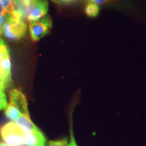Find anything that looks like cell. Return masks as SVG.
Listing matches in <instances>:
<instances>
[{"label":"cell","instance_id":"6da1fadb","mask_svg":"<svg viewBox=\"0 0 146 146\" xmlns=\"http://www.w3.org/2000/svg\"><path fill=\"white\" fill-rule=\"evenodd\" d=\"M0 136L10 146L25 145V133L14 121L7 123L0 128Z\"/></svg>","mask_w":146,"mask_h":146},{"label":"cell","instance_id":"7a4b0ae2","mask_svg":"<svg viewBox=\"0 0 146 146\" xmlns=\"http://www.w3.org/2000/svg\"><path fill=\"white\" fill-rule=\"evenodd\" d=\"M27 26L21 18L10 15L2 29V35L10 41H18L24 37L27 33Z\"/></svg>","mask_w":146,"mask_h":146},{"label":"cell","instance_id":"3957f363","mask_svg":"<svg viewBox=\"0 0 146 146\" xmlns=\"http://www.w3.org/2000/svg\"><path fill=\"white\" fill-rule=\"evenodd\" d=\"M52 27V19L49 16H45L37 21L29 22L30 35L33 41H39L47 35Z\"/></svg>","mask_w":146,"mask_h":146},{"label":"cell","instance_id":"277c9868","mask_svg":"<svg viewBox=\"0 0 146 146\" xmlns=\"http://www.w3.org/2000/svg\"><path fill=\"white\" fill-rule=\"evenodd\" d=\"M48 12V2L47 0H36L27 8L26 18L27 21H37L46 16Z\"/></svg>","mask_w":146,"mask_h":146},{"label":"cell","instance_id":"5b68a950","mask_svg":"<svg viewBox=\"0 0 146 146\" xmlns=\"http://www.w3.org/2000/svg\"><path fill=\"white\" fill-rule=\"evenodd\" d=\"M0 81L7 87H10L12 84L10 50L3 54L0 60Z\"/></svg>","mask_w":146,"mask_h":146},{"label":"cell","instance_id":"8992f818","mask_svg":"<svg viewBox=\"0 0 146 146\" xmlns=\"http://www.w3.org/2000/svg\"><path fill=\"white\" fill-rule=\"evenodd\" d=\"M9 96H10V104L16 107L21 114L29 116L26 97L22 91L17 89H13L10 91Z\"/></svg>","mask_w":146,"mask_h":146},{"label":"cell","instance_id":"52a82bcc","mask_svg":"<svg viewBox=\"0 0 146 146\" xmlns=\"http://www.w3.org/2000/svg\"><path fill=\"white\" fill-rule=\"evenodd\" d=\"M25 145L46 146V139L41 131L38 129L31 133H25Z\"/></svg>","mask_w":146,"mask_h":146},{"label":"cell","instance_id":"ba28073f","mask_svg":"<svg viewBox=\"0 0 146 146\" xmlns=\"http://www.w3.org/2000/svg\"><path fill=\"white\" fill-rule=\"evenodd\" d=\"M15 122L25 133H31L39 129L31 121L30 116L25 114H21Z\"/></svg>","mask_w":146,"mask_h":146},{"label":"cell","instance_id":"9c48e42d","mask_svg":"<svg viewBox=\"0 0 146 146\" xmlns=\"http://www.w3.org/2000/svg\"><path fill=\"white\" fill-rule=\"evenodd\" d=\"M21 114V112L16 107L10 104H8L5 108V115L6 116L7 118L12 120V121L15 122Z\"/></svg>","mask_w":146,"mask_h":146},{"label":"cell","instance_id":"30bf717a","mask_svg":"<svg viewBox=\"0 0 146 146\" xmlns=\"http://www.w3.org/2000/svg\"><path fill=\"white\" fill-rule=\"evenodd\" d=\"M85 12L86 15L89 17H96L100 13V8L98 5L89 2L85 5Z\"/></svg>","mask_w":146,"mask_h":146},{"label":"cell","instance_id":"8fae6325","mask_svg":"<svg viewBox=\"0 0 146 146\" xmlns=\"http://www.w3.org/2000/svg\"><path fill=\"white\" fill-rule=\"evenodd\" d=\"M0 3L8 14L11 15L15 10V0H0Z\"/></svg>","mask_w":146,"mask_h":146},{"label":"cell","instance_id":"7c38bea8","mask_svg":"<svg viewBox=\"0 0 146 146\" xmlns=\"http://www.w3.org/2000/svg\"><path fill=\"white\" fill-rule=\"evenodd\" d=\"M36 1V0H15V5L27 8Z\"/></svg>","mask_w":146,"mask_h":146},{"label":"cell","instance_id":"4fadbf2b","mask_svg":"<svg viewBox=\"0 0 146 146\" xmlns=\"http://www.w3.org/2000/svg\"><path fill=\"white\" fill-rule=\"evenodd\" d=\"M8 106V100H7L6 95L4 91H0V110L5 109Z\"/></svg>","mask_w":146,"mask_h":146},{"label":"cell","instance_id":"5bb4252c","mask_svg":"<svg viewBox=\"0 0 146 146\" xmlns=\"http://www.w3.org/2000/svg\"><path fill=\"white\" fill-rule=\"evenodd\" d=\"M68 140L67 139L57 140V141H51L49 142L50 146H68Z\"/></svg>","mask_w":146,"mask_h":146},{"label":"cell","instance_id":"9a60e30c","mask_svg":"<svg viewBox=\"0 0 146 146\" xmlns=\"http://www.w3.org/2000/svg\"><path fill=\"white\" fill-rule=\"evenodd\" d=\"M8 51H9L8 47L7 46V45L5 43L1 36H0V60H1L3 54L6 52H8Z\"/></svg>","mask_w":146,"mask_h":146},{"label":"cell","instance_id":"2e32d148","mask_svg":"<svg viewBox=\"0 0 146 146\" xmlns=\"http://www.w3.org/2000/svg\"><path fill=\"white\" fill-rule=\"evenodd\" d=\"M10 16V14H0V36L2 35V29L3 25L6 23L7 20Z\"/></svg>","mask_w":146,"mask_h":146},{"label":"cell","instance_id":"e0dca14e","mask_svg":"<svg viewBox=\"0 0 146 146\" xmlns=\"http://www.w3.org/2000/svg\"><path fill=\"white\" fill-rule=\"evenodd\" d=\"M68 146H78V145L76 144L75 141V139H74V135H73L72 125H71V129H70V143H68Z\"/></svg>","mask_w":146,"mask_h":146},{"label":"cell","instance_id":"ac0fdd59","mask_svg":"<svg viewBox=\"0 0 146 146\" xmlns=\"http://www.w3.org/2000/svg\"><path fill=\"white\" fill-rule=\"evenodd\" d=\"M89 2L94 3L97 5H101L108 3V0H88Z\"/></svg>","mask_w":146,"mask_h":146},{"label":"cell","instance_id":"d6986e66","mask_svg":"<svg viewBox=\"0 0 146 146\" xmlns=\"http://www.w3.org/2000/svg\"><path fill=\"white\" fill-rule=\"evenodd\" d=\"M5 89H6V87L5 86L4 84L0 81V91H4Z\"/></svg>","mask_w":146,"mask_h":146},{"label":"cell","instance_id":"ffe728a7","mask_svg":"<svg viewBox=\"0 0 146 146\" xmlns=\"http://www.w3.org/2000/svg\"><path fill=\"white\" fill-rule=\"evenodd\" d=\"M7 14V13L5 12L4 8H3L2 5H1V3H0V14Z\"/></svg>","mask_w":146,"mask_h":146},{"label":"cell","instance_id":"44dd1931","mask_svg":"<svg viewBox=\"0 0 146 146\" xmlns=\"http://www.w3.org/2000/svg\"><path fill=\"white\" fill-rule=\"evenodd\" d=\"M59 1H61L64 3H71V2H73V1H76V0H59Z\"/></svg>","mask_w":146,"mask_h":146},{"label":"cell","instance_id":"7402d4cb","mask_svg":"<svg viewBox=\"0 0 146 146\" xmlns=\"http://www.w3.org/2000/svg\"><path fill=\"white\" fill-rule=\"evenodd\" d=\"M0 146H10V145H8V144H6L5 143H3V142L0 141Z\"/></svg>","mask_w":146,"mask_h":146},{"label":"cell","instance_id":"603a6c76","mask_svg":"<svg viewBox=\"0 0 146 146\" xmlns=\"http://www.w3.org/2000/svg\"><path fill=\"white\" fill-rule=\"evenodd\" d=\"M115 0H108V3H110L112 2V1H114Z\"/></svg>","mask_w":146,"mask_h":146},{"label":"cell","instance_id":"cb8c5ba5","mask_svg":"<svg viewBox=\"0 0 146 146\" xmlns=\"http://www.w3.org/2000/svg\"><path fill=\"white\" fill-rule=\"evenodd\" d=\"M53 1H58V0H53ZM59 1V0H58Z\"/></svg>","mask_w":146,"mask_h":146}]
</instances>
